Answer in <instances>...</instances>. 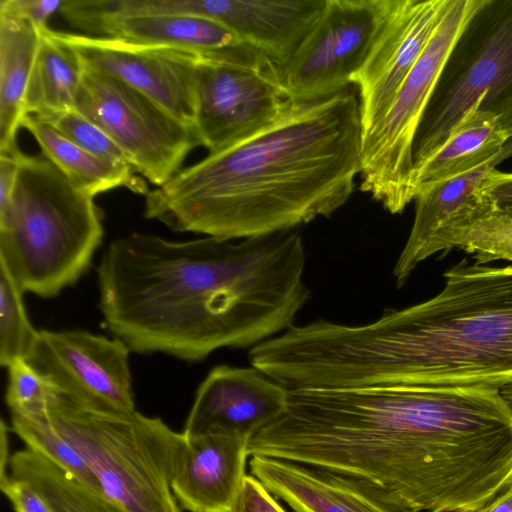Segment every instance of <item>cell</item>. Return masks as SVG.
<instances>
[{
	"mask_svg": "<svg viewBox=\"0 0 512 512\" xmlns=\"http://www.w3.org/2000/svg\"><path fill=\"white\" fill-rule=\"evenodd\" d=\"M248 452L405 512H474L512 486V409L484 386L288 390Z\"/></svg>",
	"mask_w": 512,
	"mask_h": 512,
	"instance_id": "cell-1",
	"label": "cell"
},
{
	"mask_svg": "<svg viewBox=\"0 0 512 512\" xmlns=\"http://www.w3.org/2000/svg\"><path fill=\"white\" fill-rule=\"evenodd\" d=\"M296 229L241 239L116 238L97 268L105 327L131 352L200 361L293 326L310 299Z\"/></svg>",
	"mask_w": 512,
	"mask_h": 512,
	"instance_id": "cell-2",
	"label": "cell"
},
{
	"mask_svg": "<svg viewBox=\"0 0 512 512\" xmlns=\"http://www.w3.org/2000/svg\"><path fill=\"white\" fill-rule=\"evenodd\" d=\"M359 98L296 103L254 136L181 169L145 196L144 215L225 240L295 229L343 206L361 171Z\"/></svg>",
	"mask_w": 512,
	"mask_h": 512,
	"instance_id": "cell-3",
	"label": "cell"
},
{
	"mask_svg": "<svg viewBox=\"0 0 512 512\" xmlns=\"http://www.w3.org/2000/svg\"><path fill=\"white\" fill-rule=\"evenodd\" d=\"M434 297L376 320L307 324L300 341L313 389L512 385V264L462 258Z\"/></svg>",
	"mask_w": 512,
	"mask_h": 512,
	"instance_id": "cell-4",
	"label": "cell"
},
{
	"mask_svg": "<svg viewBox=\"0 0 512 512\" xmlns=\"http://www.w3.org/2000/svg\"><path fill=\"white\" fill-rule=\"evenodd\" d=\"M102 211L44 155L22 154L8 214L0 219V268L18 289L53 298L91 267Z\"/></svg>",
	"mask_w": 512,
	"mask_h": 512,
	"instance_id": "cell-5",
	"label": "cell"
},
{
	"mask_svg": "<svg viewBox=\"0 0 512 512\" xmlns=\"http://www.w3.org/2000/svg\"><path fill=\"white\" fill-rule=\"evenodd\" d=\"M47 418L124 512H181L172 479L186 443L162 419L85 401L61 390Z\"/></svg>",
	"mask_w": 512,
	"mask_h": 512,
	"instance_id": "cell-6",
	"label": "cell"
},
{
	"mask_svg": "<svg viewBox=\"0 0 512 512\" xmlns=\"http://www.w3.org/2000/svg\"><path fill=\"white\" fill-rule=\"evenodd\" d=\"M480 99L501 115L512 106V0H479L444 63L418 129L413 167L447 138Z\"/></svg>",
	"mask_w": 512,
	"mask_h": 512,
	"instance_id": "cell-7",
	"label": "cell"
},
{
	"mask_svg": "<svg viewBox=\"0 0 512 512\" xmlns=\"http://www.w3.org/2000/svg\"><path fill=\"white\" fill-rule=\"evenodd\" d=\"M479 0H449L444 16L381 121L361 143L360 188L391 214L414 200L413 147L436 83Z\"/></svg>",
	"mask_w": 512,
	"mask_h": 512,
	"instance_id": "cell-8",
	"label": "cell"
},
{
	"mask_svg": "<svg viewBox=\"0 0 512 512\" xmlns=\"http://www.w3.org/2000/svg\"><path fill=\"white\" fill-rule=\"evenodd\" d=\"M295 104L277 65L259 50L240 44L201 55L194 129L209 154L263 131Z\"/></svg>",
	"mask_w": 512,
	"mask_h": 512,
	"instance_id": "cell-9",
	"label": "cell"
},
{
	"mask_svg": "<svg viewBox=\"0 0 512 512\" xmlns=\"http://www.w3.org/2000/svg\"><path fill=\"white\" fill-rule=\"evenodd\" d=\"M75 109L102 129L134 170L156 187L179 172L200 145L193 127L126 83L86 66Z\"/></svg>",
	"mask_w": 512,
	"mask_h": 512,
	"instance_id": "cell-10",
	"label": "cell"
},
{
	"mask_svg": "<svg viewBox=\"0 0 512 512\" xmlns=\"http://www.w3.org/2000/svg\"><path fill=\"white\" fill-rule=\"evenodd\" d=\"M392 0H326L296 50L277 65L289 98L298 104L333 96L351 85L368 57Z\"/></svg>",
	"mask_w": 512,
	"mask_h": 512,
	"instance_id": "cell-11",
	"label": "cell"
},
{
	"mask_svg": "<svg viewBox=\"0 0 512 512\" xmlns=\"http://www.w3.org/2000/svg\"><path fill=\"white\" fill-rule=\"evenodd\" d=\"M54 33L74 50L84 66L126 83L194 128L197 70L202 53L102 36Z\"/></svg>",
	"mask_w": 512,
	"mask_h": 512,
	"instance_id": "cell-12",
	"label": "cell"
},
{
	"mask_svg": "<svg viewBox=\"0 0 512 512\" xmlns=\"http://www.w3.org/2000/svg\"><path fill=\"white\" fill-rule=\"evenodd\" d=\"M128 346L83 330H39L28 361L62 392L123 410H134Z\"/></svg>",
	"mask_w": 512,
	"mask_h": 512,
	"instance_id": "cell-13",
	"label": "cell"
},
{
	"mask_svg": "<svg viewBox=\"0 0 512 512\" xmlns=\"http://www.w3.org/2000/svg\"><path fill=\"white\" fill-rule=\"evenodd\" d=\"M449 0H392L381 31L351 84L358 87L362 137L385 116L425 50Z\"/></svg>",
	"mask_w": 512,
	"mask_h": 512,
	"instance_id": "cell-14",
	"label": "cell"
},
{
	"mask_svg": "<svg viewBox=\"0 0 512 512\" xmlns=\"http://www.w3.org/2000/svg\"><path fill=\"white\" fill-rule=\"evenodd\" d=\"M288 390L255 367H214L199 385L186 438L227 435L251 439L285 410Z\"/></svg>",
	"mask_w": 512,
	"mask_h": 512,
	"instance_id": "cell-15",
	"label": "cell"
},
{
	"mask_svg": "<svg viewBox=\"0 0 512 512\" xmlns=\"http://www.w3.org/2000/svg\"><path fill=\"white\" fill-rule=\"evenodd\" d=\"M250 439L227 435L186 438L172 491L189 512H231L246 476Z\"/></svg>",
	"mask_w": 512,
	"mask_h": 512,
	"instance_id": "cell-16",
	"label": "cell"
},
{
	"mask_svg": "<svg viewBox=\"0 0 512 512\" xmlns=\"http://www.w3.org/2000/svg\"><path fill=\"white\" fill-rule=\"evenodd\" d=\"M325 3L326 0H203V14L280 65L299 46Z\"/></svg>",
	"mask_w": 512,
	"mask_h": 512,
	"instance_id": "cell-17",
	"label": "cell"
},
{
	"mask_svg": "<svg viewBox=\"0 0 512 512\" xmlns=\"http://www.w3.org/2000/svg\"><path fill=\"white\" fill-rule=\"evenodd\" d=\"M66 21L87 35L149 46H165L202 54L238 46L239 38L206 17L136 13L96 15L60 9Z\"/></svg>",
	"mask_w": 512,
	"mask_h": 512,
	"instance_id": "cell-18",
	"label": "cell"
},
{
	"mask_svg": "<svg viewBox=\"0 0 512 512\" xmlns=\"http://www.w3.org/2000/svg\"><path fill=\"white\" fill-rule=\"evenodd\" d=\"M249 467L251 475L295 512H405L303 465L252 455Z\"/></svg>",
	"mask_w": 512,
	"mask_h": 512,
	"instance_id": "cell-19",
	"label": "cell"
},
{
	"mask_svg": "<svg viewBox=\"0 0 512 512\" xmlns=\"http://www.w3.org/2000/svg\"><path fill=\"white\" fill-rule=\"evenodd\" d=\"M499 115L482 110L480 99L462 116L445 141L414 165L413 197L437 183L473 170L497 155L509 141Z\"/></svg>",
	"mask_w": 512,
	"mask_h": 512,
	"instance_id": "cell-20",
	"label": "cell"
},
{
	"mask_svg": "<svg viewBox=\"0 0 512 512\" xmlns=\"http://www.w3.org/2000/svg\"><path fill=\"white\" fill-rule=\"evenodd\" d=\"M512 157V139L494 157L479 167L437 183L415 197V217L409 237L393 269L396 284L406 283L436 232L475 194L482 180L501 162Z\"/></svg>",
	"mask_w": 512,
	"mask_h": 512,
	"instance_id": "cell-21",
	"label": "cell"
},
{
	"mask_svg": "<svg viewBox=\"0 0 512 512\" xmlns=\"http://www.w3.org/2000/svg\"><path fill=\"white\" fill-rule=\"evenodd\" d=\"M452 248L464 250L481 264L512 261V209L498 207L475 192L432 237L420 261Z\"/></svg>",
	"mask_w": 512,
	"mask_h": 512,
	"instance_id": "cell-22",
	"label": "cell"
},
{
	"mask_svg": "<svg viewBox=\"0 0 512 512\" xmlns=\"http://www.w3.org/2000/svg\"><path fill=\"white\" fill-rule=\"evenodd\" d=\"M41 31L29 21L0 12V152L18 149L17 134Z\"/></svg>",
	"mask_w": 512,
	"mask_h": 512,
	"instance_id": "cell-23",
	"label": "cell"
},
{
	"mask_svg": "<svg viewBox=\"0 0 512 512\" xmlns=\"http://www.w3.org/2000/svg\"><path fill=\"white\" fill-rule=\"evenodd\" d=\"M22 127L30 132L48 160L80 192L91 197L118 187L147 195L149 189L129 166L105 161L70 142L51 125L33 115H26Z\"/></svg>",
	"mask_w": 512,
	"mask_h": 512,
	"instance_id": "cell-24",
	"label": "cell"
},
{
	"mask_svg": "<svg viewBox=\"0 0 512 512\" xmlns=\"http://www.w3.org/2000/svg\"><path fill=\"white\" fill-rule=\"evenodd\" d=\"M83 71L74 50L54 30L43 29L25 96L26 115L47 119L75 108Z\"/></svg>",
	"mask_w": 512,
	"mask_h": 512,
	"instance_id": "cell-25",
	"label": "cell"
},
{
	"mask_svg": "<svg viewBox=\"0 0 512 512\" xmlns=\"http://www.w3.org/2000/svg\"><path fill=\"white\" fill-rule=\"evenodd\" d=\"M8 468L10 475L30 483L54 512H124L28 448L13 453Z\"/></svg>",
	"mask_w": 512,
	"mask_h": 512,
	"instance_id": "cell-26",
	"label": "cell"
},
{
	"mask_svg": "<svg viewBox=\"0 0 512 512\" xmlns=\"http://www.w3.org/2000/svg\"><path fill=\"white\" fill-rule=\"evenodd\" d=\"M12 431L26 448L43 456L85 487L103 495L97 476L81 455L50 424L47 413L40 417L11 415Z\"/></svg>",
	"mask_w": 512,
	"mask_h": 512,
	"instance_id": "cell-27",
	"label": "cell"
},
{
	"mask_svg": "<svg viewBox=\"0 0 512 512\" xmlns=\"http://www.w3.org/2000/svg\"><path fill=\"white\" fill-rule=\"evenodd\" d=\"M23 294L0 268V364L6 368L16 360H28L39 333L28 319Z\"/></svg>",
	"mask_w": 512,
	"mask_h": 512,
	"instance_id": "cell-28",
	"label": "cell"
},
{
	"mask_svg": "<svg viewBox=\"0 0 512 512\" xmlns=\"http://www.w3.org/2000/svg\"><path fill=\"white\" fill-rule=\"evenodd\" d=\"M7 370L5 400L11 415L44 416L58 387L26 360L14 361Z\"/></svg>",
	"mask_w": 512,
	"mask_h": 512,
	"instance_id": "cell-29",
	"label": "cell"
},
{
	"mask_svg": "<svg viewBox=\"0 0 512 512\" xmlns=\"http://www.w3.org/2000/svg\"><path fill=\"white\" fill-rule=\"evenodd\" d=\"M40 120L51 125L62 136L83 150L105 161L132 167L123 150L102 129L77 109L73 108Z\"/></svg>",
	"mask_w": 512,
	"mask_h": 512,
	"instance_id": "cell-30",
	"label": "cell"
},
{
	"mask_svg": "<svg viewBox=\"0 0 512 512\" xmlns=\"http://www.w3.org/2000/svg\"><path fill=\"white\" fill-rule=\"evenodd\" d=\"M0 488L15 512H54L40 493L24 480L1 472Z\"/></svg>",
	"mask_w": 512,
	"mask_h": 512,
	"instance_id": "cell-31",
	"label": "cell"
},
{
	"mask_svg": "<svg viewBox=\"0 0 512 512\" xmlns=\"http://www.w3.org/2000/svg\"><path fill=\"white\" fill-rule=\"evenodd\" d=\"M231 512H286L253 475H246Z\"/></svg>",
	"mask_w": 512,
	"mask_h": 512,
	"instance_id": "cell-32",
	"label": "cell"
},
{
	"mask_svg": "<svg viewBox=\"0 0 512 512\" xmlns=\"http://www.w3.org/2000/svg\"><path fill=\"white\" fill-rule=\"evenodd\" d=\"M63 0H1L0 12H4L32 23L42 31L48 28L49 18L60 11Z\"/></svg>",
	"mask_w": 512,
	"mask_h": 512,
	"instance_id": "cell-33",
	"label": "cell"
},
{
	"mask_svg": "<svg viewBox=\"0 0 512 512\" xmlns=\"http://www.w3.org/2000/svg\"><path fill=\"white\" fill-rule=\"evenodd\" d=\"M476 193L498 207L512 209V172L492 169Z\"/></svg>",
	"mask_w": 512,
	"mask_h": 512,
	"instance_id": "cell-34",
	"label": "cell"
},
{
	"mask_svg": "<svg viewBox=\"0 0 512 512\" xmlns=\"http://www.w3.org/2000/svg\"><path fill=\"white\" fill-rule=\"evenodd\" d=\"M474 512H512V486Z\"/></svg>",
	"mask_w": 512,
	"mask_h": 512,
	"instance_id": "cell-35",
	"label": "cell"
},
{
	"mask_svg": "<svg viewBox=\"0 0 512 512\" xmlns=\"http://www.w3.org/2000/svg\"><path fill=\"white\" fill-rule=\"evenodd\" d=\"M501 126L509 139H512V106L499 116Z\"/></svg>",
	"mask_w": 512,
	"mask_h": 512,
	"instance_id": "cell-36",
	"label": "cell"
},
{
	"mask_svg": "<svg viewBox=\"0 0 512 512\" xmlns=\"http://www.w3.org/2000/svg\"><path fill=\"white\" fill-rule=\"evenodd\" d=\"M501 394L512 409V385L502 388Z\"/></svg>",
	"mask_w": 512,
	"mask_h": 512,
	"instance_id": "cell-37",
	"label": "cell"
}]
</instances>
